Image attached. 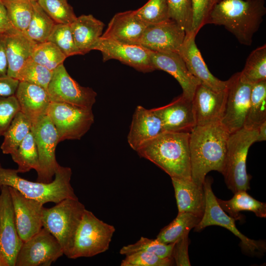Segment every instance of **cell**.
<instances>
[{"label": "cell", "mask_w": 266, "mask_h": 266, "mask_svg": "<svg viewBox=\"0 0 266 266\" xmlns=\"http://www.w3.org/2000/svg\"><path fill=\"white\" fill-rule=\"evenodd\" d=\"M230 134L221 123L196 126L190 132L191 178L196 184L203 186L210 171L222 173Z\"/></svg>", "instance_id": "6da1fadb"}, {"label": "cell", "mask_w": 266, "mask_h": 266, "mask_svg": "<svg viewBox=\"0 0 266 266\" xmlns=\"http://www.w3.org/2000/svg\"><path fill=\"white\" fill-rule=\"evenodd\" d=\"M190 133L164 132L136 152L160 167L171 178L192 179Z\"/></svg>", "instance_id": "7a4b0ae2"}, {"label": "cell", "mask_w": 266, "mask_h": 266, "mask_svg": "<svg viewBox=\"0 0 266 266\" xmlns=\"http://www.w3.org/2000/svg\"><path fill=\"white\" fill-rule=\"evenodd\" d=\"M266 13L265 0H220L212 8L206 24L223 26L240 43L250 46Z\"/></svg>", "instance_id": "3957f363"}, {"label": "cell", "mask_w": 266, "mask_h": 266, "mask_svg": "<svg viewBox=\"0 0 266 266\" xmlns=\"http://www.w3.org/2000/svg\"><path fill=\"white\" fill-rule=\"evenodd\" d=\"M17 169L3 167L0 163V192L3 186L14 188L25 197L44 204L57 203L66 198L77 199L70 184L71 169L59 166L50 183L33 182L19 176Z\"/></svg>", "instance_id": "277c9868"}, {"label": "cell", "mask_w": 266, "mask_h": 266, "mask_svg": "<svg viewBox=\"0 0 266 266\" xmlns=\"http://www.w3.org/2000/svg\"><path fill=\"white\" fill-rule=\"evenodd\" d=\"M257 130L243 128L229 135L222 174L233 193L250 189L251 177L247 173L246 159L250 147L257 142Z\"/></svg>", "instance_id": "5b68a950"}, {"label": "cell", "mask_w": 266, "mask_h": 266, "mask_svg": "<svg viewBox=\"0 0 266 266\" xmlns=\"http://www.w3.org/2000/svg\"><path fill=\"white\" fill-rule=\"evenodd\" d=\"M115 232V227L85 209L66 257L75 259L91 257L106 252Z\"/></svg>", "instance_id": "8992f818"}, {"label": "cell", "mask_w": 266, "mask_h": 266, "mask_svg": "<svg viewBox=\"0 0 266 266\" xmlns=\"http://www.w3.org/2000/svg\"><path fill=\"white\" fill-rule=\"evenodd\" d=\"M85 209L78 198L65 199L52 207L43 208V227L58 240L66 256Z\"/></svg>", "instance_id": "52a82bcc"}, {"label": "cell", "mask_w": 266, "mask_h": 266, "mask_svg": "<svg viewBox=\"0 0 266 266\" xmlns=\"http://www.w3.org/2000/svg\"><path fill=\"white\" fill-rule=\"evenodd\" d=\"M210 178H205L203 186L205 198L204 213L201 220L194 228L195 231L199 232L210 226H219L231 231L241 240L240 245L244 251L251 255L261 254L266 250V244L263 241L250 239L240 232L235 226L236 219L229 216L221 208L217 198L214 195Z\"/></svg>", "instance_id": "ba28073f"}, {"label": "cell", "mask_w": 266, "mask_h": 266, "mask_svg": "<svg viewBox=\"0 0 266 266\" xmlns=\"http://www.w3.org/2000/svg\"><path fill=\"white\" fill-rule=\"evenodd\" d=\"M47 114L57 131L59 142L80 139L94 122L92 109L50 102Z\"/></svg>", "instance_id": "9c48e42d"}, {"label": "cell", "mask_w": 266, "mask_h": 266, "mask_svg": "<svg viewBox=\"0 0 266 266\" xmlns=\"http://www.w3.org/2000/svg\"><path fill=\"white\" fill-rule=\"evenodd\" d=\"M33 133L38 155L39 168L36 181L48 183L60 166L55 155L59 137L56 129L48 114L40 117L32 124Z\"/></svg>", "instance_id": "30bf717a"}, {"label": "cell", "mask_w": 266, "mask_h": 266, "mask_svg": "<svg viewBox=\"0 0 266 266\" xmlns=\"http://www.w3.org/2000/svg\"><path fill=\"white\" fill-rule=\"evenodd\" d=\"M47 93L51 102L65 103L92 109L97 93L92 88L81 86L62 64L53 71Z\"/></svg>", "instance_id": "8fae6325"}, {"label": "cell", "mask_w": 266, "mask_h": 266, "mask_svg": "<svg viewBox=\"0 0 266 266\" xmlns=\"http://www.w3.org/2000/svg\"><path fill=\"white\" fill-rule=\"evenodd\" d=\"M64 255L58 240L46 229L23 242L15 266H50Z\"/></svg>", "instance_id": "7c38bea8"}, {"label": "cell", "mask_w": 266, "mask_h": 266, "mask_svg": "<svg viewBox=\"0 0 266 266\" xmlns=\"http://www.w3.org/2000/svg\"><path fill=\"white\" fill-rule=\"evenodd\" d=\"M252 85L240 72L228 80L227 96L224 115L220 122L230 134L243 128L250 102Z\"/></svg>", "instance_id": "4fadbf2b"}, {"label": "cell", "mask_w": 266, "mask_h": 266, "mask_svg": "<svg viewBox=\"0 0 266 266\" xmlns=\"http://www.w3.org/2000/svg\"><path fill=\"white\" fill-rule=\"evenodd\" d=\"M100 51L102 60L115 59L143 72L155 70L151 51L138 44H130L100 37L91 50Z\"/></svg>", "instance_id": "5bb4252c"}, {"label": "cell", "mask_w": 266, "mask_h": 266, "mask_svg": "<svg viewBox=\"0 0 266 266\" xmlns=\"http://www.w3.org/2000/svg\"><path fill=\"white\" fill-rule=\"evenodd\" d=\"M9 187L12 199L16 225L18 234L25 242L43 228L42 212L44 203L27 198L16 189Z\"/></svg>", "instance_id": "9a60e30c"}, {"label": "cell", "mask_w": 266, "mask_h": 266, "mask_svg": "<svg viewBox=\"0 0 266 266\" xmlns=\"http://www.w3.org/2000/svg\"><path fill=\"white\" fill-rule=\"evenodd\" d=\"M23 243L17 230L9 187L3 186L0 192V250L9 266H15Z\"/></svg>", "instance_id": "2e32d148"}, {"label": "cell", "mask_w": 266, "mask_h": 266, "mask_svg": "<svg viewBox=\"0 0 266 266\" xmlns=\"http://www.w3.org/2000/svg\"><path fill=\"white\" fill-rule=\"evenodd\" d=\"M184 30L175 21L147 26L138 44L158 52H178L186 37Z\"/></svg>", "instance_id": "e0dca14e"}, {"label": "cell", "mask_w": 266, "mask_h": 266, "mask_svg": "<svg viewBox=\"0 0 266 266\" xmlns=\"http://www.w3.org/2000/svg\"><path fill=\"white\" fill-rule=\"evenodd\" d=\"M227 96V88L216 91L200 84L192 99L196 126L220 123L224 113Z\"/></svg>", "instance_id": "ac0fdd59"}, {"label": "cell", "mask_w": 266, "mask_h": 266, "mask_svg": "<svg viewBox=\"0 0 266 266\" xmlns=\"http://www.w3.org/2000/svg\"><path fill=\"white\" fill-rule=\"evenodd\" d=\"M153 109L161 119L165 132L190 133L196 126L192 100L182 95Z\"/></svg>", "instance_id": "d6986e66"}, {"label": "cell", "mask_w": 266, "mask_h": 266, "mask_svg": "<svg viewBox=\"0 0 266 266\" xmlns=\"http://www.w3.org/2000/svg\"><path fill=\"white\" fill-rule=\"evenodd\" d=\"M151 61L155 69L165 71L171 75L180 85L185 97L192 100L200 82L189 71L178 52L153 51Z\"/></svg>", "instance_id": "ffe728a7"}, {"label": "cell", "mask_w": 266, "mask_h": 266, "mask_svg": "<svg viewBox=\"0 0 266 266\" xmlns=\"http://www.w3.org/2000/svg\"><path fill=\"white\" fill-rule=\"evenodd\" d=\"M195 37L193 34H186L178 53L189 71L201 84L216 91L225 90L228 80H221L210 72L196 44Z\"/></svg>", "instance_id": "44dd1931"}, {"label": "cell", "mask_w": 266, "mask_h": 266, "mask_svg": "<svg viewBox=\"0 0 266 266\" xmlns=\"http://www.w3.org/2000/svg\"><path fill=\"white\" fill-rule=\"evenodd\" d=\"M164 131L161 119L152 109L137 106L133 114L128 142L134 151Z\"/></svg>", "instance_id": "7402d4cb"}, {"label": "cell", "mask_w": 266, "mask_h": 266, "mask_svg": "<svg viewBox=\"0 0 266 266\" xmlns=\"http://www.w3.org/2000/svg\"><path fill=\"white\" fill-rule=\"evenodd\" d=\"M147 26L136 16L134 10L116 13L101 37L117 41L138 44Z\"/></svg>", "instance_id": "603a6c76"}, {"label": "cell", "mask_w": 266, "mask_h": 266, "mask_svg": "<svg viewBox=\"0 0 266 266\" xmlns=\"http://www.w3.org/2000/svg\"><path fill=\"white\" fill-rule=\"evenodd\" d=\"M15 96L20 111L28 117L32 124L40 117L47 114L51 101L47 91L43 88L20 81Z\"/></svg>", "instance_id": "cb8c5ba5"}, {"label": "cell", "mask_w": 266, "mask_h": 266, "mask_svg": "<svg viewBox=\"0 0 266 266\" xmlns=\"http://www.w3.org/2000/svg\"><path fill=\"white\" fill-rule=\"evenodd\" d=\"M36 43L25 33L14 28L5 33L7 76L16 78L20 69L31 58Z\"/></svg>", "instance_id": "d4e9b609"}, {"label": "cell", "mask_w": 266, "mask_h": 266, "mask_svg": "<svg viewBox=\"0 0 266 266\" xmlns=\"http://www.w3.org/2000/svg\"><path fill=\"white\" fill-rule=\"evenodd\" d=\"M178 213L188 212L202 217L205 206L203 186L192 179L171 178Z\"/></svg>", "instance_id": "484cf974"}, {"label": "cell", "mask_w": 266, "mask_h": 266, "mask_svg": "<svg viewBox=\"0 0 266 266\" xmlns=\"http://www.w3.org/2000/svg\"><path fill=\"white\" fill-rule=\"evenodd\" d=\"M76 46L81 55L91 50L92 47L102 34L104 23L91 14L77 17L70 24Z\"/></svg>", "instance_id": "4316f807"}, {"label": "cell", "mask_w": 266, "mask_h": 266, "mask_svg": "<svg viewBox=\"0 0 266 266\" xmlns=\"http://www.w3.org/2000/svg\"><path fill=\"white\" fill-rule=\"evenodd\" d=\"M217 200L221 208L236 220L240 217L239 213L242 211H251L258 217H266V203L255 199L246 191L240 190L235 192L229 200L217 198Z\"/></svg>", "instance_id": "83f0119b"}, {"label": "cell", "mask_w": 266, "mask_h": 266, "mask_svg": "<svg viewBox=\"0 0 266 266\" xmlns=\"http://www.w3.org/2000/svg\"><path fill=\"white\" fill-rule=\"evenodd\" d=\"M201 218L191 213H178L176 217L161 230L156 239L165 244L175 243L189 235L190 230L198 225Z\"/></svg>", "instance_id": "f1b7e54d"}, {"label": "cell", "mask_w": 266, "mask_h": 266, "mask_svg": "<svg viewBox=\"0 0 266 266\" xmlns=\"http://www.w3.org/2000/svg\"><path fill=\"white\" fill-rule=\"evenodd\" d=\"M266 121V80L252 85L250 102L243 128L257 130Z\"/></svg>", "instance_id": "f546056e"}, {"label": "cell", "mask_w": 266, "mask_h": 266, "mask_svg": "<svg viewBox=\"0 0 266 266\" xmlns=\"http://www.w3.org/2000/svg\"><path fill=\"white\" fill-rule=\"evenodd\" d=\"M31 121L21 111L15 116L4 133L0 149L4 154H11L19 146L28 133L31 131Z\"/></svg>", "instance_id": "4dcf8cb0"}, {"label": "cell", "mask_w": 266, "mask_h": 266, "mask_svg": "<svg viewBox=\"0 0 266 266\" xmlns=\"http://www.w3.org/2000/svg\"><path fill=\"white\" fill-rule=\"evenodd\" d=\"M18 165V173H25L32 169L36 172L39 168L37 149L33 133L31 131L18 148L11 154Z\"/></svg>", "instance_id": "1f68e13d"}, {"label": "cell", "mask_w": 266, "mask_h": 266, "mask_svg": "<svg viewBox=\"0 0 266 266\" xmlns=\"http://www.w3.org/2000/svg\"><path fill=\"white\" fill-rule=\"evenodd\" d=\"M32 18L25 33L36 43L47 41L56 23L47 14L36 1L32 0Z\"/></svg>", "instance_id": "d6a6232c"}, {"label": "cell", "mask_w": 266, "mask_h": 266, "mask_svg": "<svg viewBox=\"0 0 266 266\" xmlns=\"http://www.w3.org/2000/svg\"><path fill=\"white\" fill-rule=\"evenodd\" d=\"M240 73L241 78L251 85L266 80V44L251 52Z\"/></svg>", "instance_id": "836d02e7"}, {"label": "cell", "mask_w": 266, "mask_h": 266, "mask_svg": "<svg viewBox=\"0 0 266 266\" xmlns=\"http://www.w3.org/2000/svg\"><path fill=\"white\" fill-rule=\"evenodd\" d=\"M8 19L15 29L25 33L30 23L33 14L32 0H1Z\"/></svg>", "instance_id": "e575fe53"}, {"label": "cell", "mask_w": 266, "mask_h": 266, "mask_svg": "<svg viewBox=\"0 0 266 266\" xmlns=\"http://www.w3.org/2000/svg\"><path fill=\"white\" fill-rule=\"evenodd\" d=\"M66 58L58 47L48 41L36 43L31 57L34 62L51 71L63 64Z\"/></svg>", "instance_id": "d590c367"}, {"label": "cell", "mask_w": 266, "mask_h": 266, "mask_svg": "<svg viewBox=\"0 0 266 266\" xmlns=\"http://www.w3.org/2000/svg\"><path fill=\"white\" fill-rule=\"evenodd\" d=\"M53 71L36 63L31 58L18 72L16 79L39 86L46 91L51 80Z\"/></svg>", "instance_id": "8d00e7d4"}, {"label": "cell", "mask_w": 266, "mask_h": 266, "mask_svg": "<svg viewBox=\"0 0 266 266\" xmlns=\"http://www.w3.org/2000/svg\"><path fill=\"white\" fill-rule=\"evenodd\" d=\"M174 243L165 244L156 238L141 236L135 243L122 247L119 253L126 256L136 252L145 251L154 253L161 258H170Z\"/></svg>", "instance_id": "74e56055"}, {"label": "cell", "mask_w": 266, "mask_h": 266, "mask_svg": "<svg viewBox=\"0 0 266 266\" xmlns=\"http://www.w3.org/2000/svg\"><path fill=\"white\" fill-rule=\"evenodd\" d=\"M134 11L138 19L147 26L170 19L167 0H149Z\"/></svg>", "instance_id": "f35d334b"}, {"label": "cell", "mask_w": 266, "mask_h": 266, "mask_svg": "<svg viewBox=\"0 0 266 266\" xmlns=\"http://www.w3.org/2000/svg\"><path fill=\"white\" fill-rule=\"evenodd\" d=\"M40 6L56 23L70 25L76 18L73 8L62 0H37Z\"/></svg>", "instance_id": "ab89813d"}, {"label": "cell", "mask_w": 266, "mask_h": 266, "mask_svg": "<svg viewBox=\"0 0 266 266\" xmlns=\"http://www.w3.org/2000/svg\"><path fill=\"white\" fill-rule=\"evenodd\" d=\"M47 41L55 44L66 57L81 55L75 45L69 24H56Z\"/></svg>", "instance_id": "60d3db41"}, {"label": "cell", "mask_w": 266, "mask_h": 266, "mask_svg": "<svg viewBox=\"0 0 266 266\" xmlns=\"http://www.w3.org/2000/svg\"><path fill=\"white\" fill-rule=\"evenodd\" d=\"M170 18L189 34L192 26L191 0H167Z\"/></svg>", "instance_id": "b9f144b4"}, {"label": "cell", "mask_w": 266, "mask_h": 266, "mask_svg": "<svg viewBox=\"0 0 266 266\" xmlns=\"http://www.w3.org/2000/svg\"><path fill=\"white\" fill-rule=\"evenodd\" d=\"M175 264L172 257L161 258L148 252L138 251L126 256L121 266H170Z\"/></svg>", "instance_id": "7bdbcfd3"}, {"label": "cell", "mask_w": 266, "mask_h": 266, "mask_svg": "<svg viewBox=\"0 0 266 266\" xmlns=\"http://www.w3.org/2000/svg\"><path fill=\"white\" fill-rule=\"evenodd\" d=\"M220 0H191L192 26L191 34L196 36L205 25L214 5Z\"/></svg>", "instance_id": "ee69618b"}, {"label": "cell", "mask_w": 266, "mask_h": 266, "mask_svg": "<svg viewBox=\"0 0 266 266\" xmlns=\"http://www.w3.org/2000/svg\"><path fill=\"white\" fill-rule=\"evenodd\" d=\"M20 111V105L15 95L0 97V137Z\"/></svg>", "instance_id": "f6af8a7d"}, {"label": "cell", "mask_w": 266, "mask_h": 266, "mask_svg": "<svg viewBox=\"0 0 266 266\" xmlns=\"http://www.w3.org/2000/svg\"><path fill=\"white\" fill-rule=\"evenodd\" d=\"M188 235L183 237L174 243L172 258L177 266H191L188 255Z\"/></svg>", "instance_id": "bcb514c9"}, {"label": "cell", "mask_w": 266, "mask_h": 266, "mask_svg": "<svg viewBox=\"0 0 266 266\" xmlns=\"http://www.w3.org/2000/svg\"><path fill=\"white\" fill-rule=\"evenodd\" d=\"M19 81L7 75L0 76V97L15 95Z\"/></svg>", "instance_id": "7dc6e473"}, {"label": "cell", "mask_w": 266, "mask_h": 266, "mask_svg": "<svg viewBox=\"0 0 266 266\" xmlns=\"http://www.w3.org/2000/svg\"><path fill=\"white\" fill-rule=\"evenodd\" d=\"M7 60L5 48V34L0 35V76L7 75Z\"/></svg>", "instance_id": "c3c4849f"}, {"label": "cell", "mask_w": 266, "mask_h": 266, "mask_svg": "<svg viewBox=\"0 0 266 266\" xmlns=\"http://www.w3.org/2000/svg\"><path fill=\"white\" fill-rule=\"evenodd\" d=\"M13 28L8 19L5 8L0 0V35L5 34Z\"/></svg>", "instance_id": "681fc988"}, {"label": "cell", "mask_w": 266, "mask_h": 266, "mask_svg": "<svg viewBox=\"0 0 266 266\" xmlns=\"http://www.w3.org/2000/svg\"><path fill=\"white\" fill-rule=\"evenodd\" d=\"M257 141H263L266 140V121L263 122L258 128Z\"/></svg>", "instance_id": "f907efd6"}, {"label": "cell", "mask_w": 266, "mask_h": 266, "mask_svg": "<svg viewBox=\"0 0 266 266\" xmlns=\"http://www.w3.org/2000/svg\"><path fill=\"white\" fill-rule=\"evenodd\" d=\"M0 266H9L8 262L0 250Z\"/></svg>", "instance_id": "816d5d0a"}, {"label": "cell", "mask_w": 266, "mask_h": 266, "mask_svg": "<svg viewBox=\"0 0 266 266\" xmlns=\"http://www.w3.org/2000/svg\"><path fill=\"white\" fill-rule=\"evenodd\" d=\"M63 1H67V0H62Z\"/></svg>", "instance_id": "f5cc1de1"}, {"label": "cell", "mask_w": 266, "mask_h": 266, "mask_svg": "<svg viewBox=\"0 0 266 266\" xmlns=\"http://www.w3.org/2000/svg\"><path fill=\"white\" fill-rule=\"evenodd\" d=\"M34 0V1H37V0Z\"/></svg>", "instance_id": "db71d44e"}]
</instances>
